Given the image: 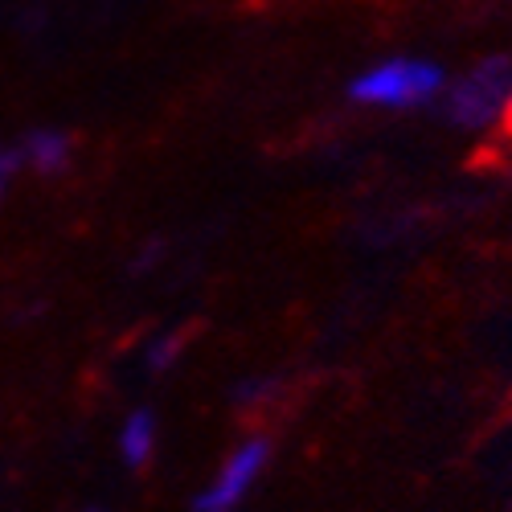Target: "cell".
Returning a JSON list of instances; mask_svg holds the SVG:
<instances>
[{
	"instance_id": "obj_1",
	"label": "cell",
	"mask_w": 512,
	"mask_h": 512,
	"mask_svg": "<svg viewBox=\"0 0 512 512\" xmlns=\"http://www.w3.org/2000/svg\"><path fill=\"white\" fill-rule=\"evenodd\" d=\"M443 87V70L422 58H394L381 62L353 82V99L369 107H418L435 99Z\"/></svg>"
},
{
	"instance_id": "obj_2",
	"label": "cell",
	"mask_w": 512,
	"mask_h": 512,
	"mask_svg": "<svg viewBox=\"0 0 512 512\" xmlns=\"http://www.w3.org/2000/svg\"><path fill=\"white\" fill-rule=\"evenodd\" d=\"M508 91H512V66L504 58L480 62L476 70H467L451 87L447 115L455 123H463V127H488V123L504 119Z\"/></svg>"
},
{
	"instance_id": "obj_3",
	"label": "cell",
	"mask_w": 512,
	"mask_h": 512,
	"mask_svg": "<svg viewBox=\"0 0 512 512\" xmlns=\"http://www.w3.org/2000/svg\"><path fill=\"white\" fill-rule=\"evenodd\" d=\"M271 459V443L267 439H246L226 463H222V472L213 476V484L197 496V512H234L246 492L254 488V480L263 476V467Z\"/></svg>"
},
{
	"instance_id": "obj_4",
	"label": "cell",
	"mask_w": 512,
	"mask_h": 512,
	"mask_svg": "<svg viewBox=\"0 0 512 512\" xmlns=\"http://www.w3.org/2000/svg\"><path fill=\"white\" fill-rule=\"evenodd\" d=\"M156 447V422L148 410H136V414H127L123 422V431H119V451H123V463L127 467H144L148 455Z\"/></svg>"
},
{
	"instance_id": "obj_5",
	"label": "cell",
	"mask_w": 512,
	"mask_h": 512,
	"mask_svg": "<svg viewBox=\"0 0 512 512\" xmlns=\"http://www.w3.org/2000/svg\"><path fill=\"white\" fill-rule=\"evenodd\" d=\"M37 173H62L66 160H70V136L62 132H33L25 140V152H21Z\"/></svg>"
},
{
	"instance_id": "obj_6",
	"label": "cell",
	"mask_w": 512,
	"mask_h": 512,
	"mask_svg": "<svg viewBox=\"0 0 512 512\" xmlns=\"http://www.w3.org/2000/svg\"><path fill=\"white\" fill-rule=\"evenodd\" d=\"M17 164H21L17 152H5V148H0V197H5V185H9V177L17 173Z\"/></svg>"
},
{
	"instance_id": "obj_7",
	"label": "cell",
	"mask_w": 512,
	"mask_h": 512,
	"mask_svg": "<svg viewBox=\"0 0 512 512\" xmlns=\"http://www.w3.org/2000/svg\"><path fill=\"white\" fill-rule=\"evenodd\" d=\"M173 345H156V353H152V369H164V365H173Z\"/></svg>"
},
{
	"instance_id": "obj_8",
	"label": "cell",
	"mask_w": 512,
	"mask_h": 512,
	"mask_svg": "<svg viewBox=\"0 0 512 512\" xmlns=\"http://www.w3.org/2000/svg\"><path fill=\"white\" fill-rule=\"evenodd\" d=\"M504 127L512 132V91H508V107H504Z\"/></svg>"
}]
</instances>
